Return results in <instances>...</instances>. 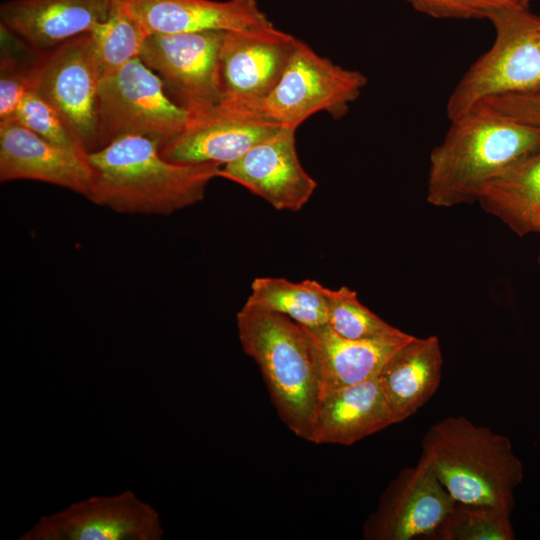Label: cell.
<instances>
[{"label": "cell", "mask_w": 540, "mask_h": 540, "mask_svg": "<svg viewBox=\"0 0 540 540\" xmlns=\"http://www.w3.org/2000/svg\"><path fill=\"white\" fill-rule=\"evenodd\" d=\"M160 145L127 135L89 153L93 183L88 200L117 213L162 216L202 201L221 165L174 163L161 155Z\"/></svg>", "instance_id": "6da1fadb"}, {"label": "cell", "mask_w": 540, "mask_h": 540, "mask_svg": "<svg viewBox=\"0 0 540 540\" xmlns=\"http://www.w3.org/2000/svg\"><path fill=\"white\" fill-rule=\"evenodd\" d=\"M540 147V128L481 106L451 120L430 154L427 200L437 207L477 201L484 185Z\"/></svg>", "instance_id": "7a4b0ae2"}, {"label": "cell", "mask_w": 540, "mask_h": 540, "mask_svg": "<svg viewBox=\"0 0 540 540\" xmlns=\"http://www.w3.org/2000/svg\"><path fill=\"white\" fill-rule=\"evenodd\" d=\"M421 450L455 502L511 516L523 464L508 437L464 416H448L428 428Z\"/></svg>", "instance_id": "3957f363"}, {"label": "cell", "mask_w": 540, "mask_h": 540, "mask_svg": "<svg viewBox=\"0 0 540 540\" xmlns=\"http://www.w3.org/2000/svg\"><path fill=\"white\" fill-rule=\"evenodd\" d=\"M236 318L242 348L258 364L279 417L308 441L323 394L313 337L305 326L275 313L243 306Z\"/></svg>", "instance_id": "277c9868"}, {"label": "cell", "mask_w": 540, "mask_h": 540, "mask_svg": "<svg viewBox=\"0 0 540 540\" xmlns=\"http://www.w3.org/2000/svg\"><path fill=\"white\" fill-rule=\"evenodd\" d=\"M487 19L495 30L494 42L450 94V121L488 98L540 89V17L528 8L502 6Z\"/></svg>", "instance_id": "5b68a950"}, {"label": "cell", "mask_w": 540, "mask_h": 540, "mask_svg": "<svg viewBox=\"0 0 540 540\" xmlns=\"http://www.w3.org/2000/svg\"><path fill=\"white\" fill-rule=\"evenodd\" d=\"M367 85V77L335 64L298 40L295 51L274 89L245 105L222 102L246 115L298 128L318 112L340 119Z\"/></svg>", "instance_id": "8992f818"}, {"label": "cell", "mask_w": 540, "mask_h": 540, "mask_svg": "<svg viewBox=\"0 0 540 540\" xmlns=\"http://www.w3.org/2000/svg\"><path fill=\"white\" fill-rule=\"evenodd\" d=\"M97 114L99 149L127 135L146 136L162 145L183 131L189 117L139 57L101 78Z\"/></svg>", "instance_id": "52a82bcc"}, {"label": "cell", "mask_w": 540, "mask_h": 540, "mask_svg": "<svg viewBox=\"0 0 540 540\" xmlns=\"http://www.w3.org/2000/svg\"><path fill=\"white\" fill-rule=\"evenodd\" d=\"M101 73L90 33L42 51L31 88L59 114L89 154L99 149L97 98Z\"/></svg>", "instance_id": "ba28073f"}, {"label": "cell", "mask_w": 540, "mask_h": 540, "mask_svg": "<svg viewBox=\"0 0 540 540\" xmlns=\"http://www.w3.org/2000/svg\"><path fill=\"white\" fill-rule=\"evenodd\" d=\"M225 31L150 34L139 54L166 93L188 116L222 99L219 55Z\"/></svg>", "instance_id": "9c48e42d"}, {"label": "cell", "mask_w": 540, "mask_h": 540, "mask_svg": "<svg viewBox=\"0 0 540 540\" xmlns=\"http://www.w3.org/2000/svg\"><path fill=\"white\" fill-rule=\"evenodd\" d=\"M158 512L133 491L92 496L41 517L20 540H160Z\"/></svg>", "instance_id": "30bf717a"}, {"label": "cell", "mask_w": 540, "mask_h": 540, "mask_svg": "<svg viewBox=\"0 0 540 540\" xmlns=\"http://www.w3.org/2000/svg\"><path fill=\"white\" fill-rule=\"evenodd\" d=\"M455 501L423 460L402 469L363 524L365 540L432 539Z\"/></svg>", "instance_id": "8fae6325"}, {"label": "cell", "mask_w": 540, "mask_h": 540, "mask_svg": "<svg viewBox=\"0 0 540 540\" xmlns=\"http://www.w3.org/2000/svg\"><path fill=\"white\" fill-rule=\"evenodd\" d=\"M298 40L274 25L225 32L219 55L221 102L245 105L266 97L284 73Z\"/></svg>", "instance_id": "7c38bea8"}, {"label": "cell", "mask_w": 540, "mask_h": 540, "mask_svg": "<svg viewBox=\"0 0 540 540\" xmlns=\"http://www.w3.org/2000/svg\"><path fill=\"white\" fill-rule=\"evenodd\" d=\"M295 133L294 127H280L223 165L219 177L242 185L276 210L299 211L313 195L317 182L299 160Z\"/></svg>", "instance_id": "4fadbf2b"}, {"label": "cell", "mask_w": 540, "mask_h": 540, "mask_svg": "<svg viewBox=\"0 0 540 540\" xmlns=\"http://www.w3.org/2000/svg\"><path fill=\"white\" fill-rule=\"evenodd\" d=\"M280 127L220 102L189 116L183 131L162 144L160 153L174 163H217L222 166L244 155Z\"/></svg>", "instance_id": "5bb4252c"}, {"label": "cell", "mask_w": 540, "mask_h": 540, "mask_svg": "<svg viewBox=\"0 0 540 540\" xmlns=\"http://www.w3.org/2000/svg\"><path fill=\"white\" fill-rule=\"evenodd\" d=\"M35 180L89 198L93 170L88 155L60 147L14 117L0 120V181Z\"/></svg>", "instance_id": "9a60e30c"}, {"label": "cell", "mask_w": 540, "mask_h": 540, "mask_svg": "<svg viewBox=\"0 0 540 540\" xmlns=\"http://www.w3.org/2000/svg\"><path fill=\"white\" fill-rule=\"evenodd\" d=\"M121 0H8L0 23L37 51H47L107 21Z\"/></svg>", "instance_id": "2e32d148"}, {"label": "cell", "mask_w": 540, "mask_h": 540, "mask_svg": "<svg viewBox=\"0 0 540 540\" xmlns=\"http://www.w3.org/2000/svg\"><path fill=\"white\" fill-rule=\"evenodd\" d=\"M148 34L237 32L272 26L256 0H121Z\"/></svg>", "instance_id": "e0dca14e"}, {"label": "cell", "mask_w": 540, "mask_h": 540, "mask_svg": "<svg viewBox=\"0 0 540 540\" xmlns=\"http://www.w3.org/2000/svg\"><path fill=\"white\" fill-rule=\"evenodd\" d=\"M393 424L377 377L323 394L308 441L349 446Z\"/></svg>", "instance_id": "ac0fdd59"}, {"label": "cell", "mask_w": 540, "mask_h": 540, "mask_svg": "<svg viewBox=\"0 0 540 540\" xmlns=\"http://www.w3.org/2000/svg\"><path fill=\"white\" fill-rule=\"evenodd\" d=\"M443 357L436 336H412L388 359L378 379L395 424L416 413L435 394Z\"/></svg>", "instance_id": "d6986e66"}, {"label": "cell", "mask_w": 540, "mask_h": 540, "mask_svg": "<svg viewBox=\"0 0 540 540\" xmlns=\"http://www.w3.org/2000/svg\"><path fill=\"white\" fill-rule=\"evenodd\" d=\"M477 201L516 234H540V147L487 182Z\"/></svg>", "instance_id": "ffe728a7"}, {"label": "cell", "mask_w": 540, "mask_h": 540, "mask_svg": "<svg viewBox=\"0 0 540 540\" xmlns=\"http://www.w3.org/2000/svg\"><path fill=\"white\" fill-rule=\"evenodd\" d=\"M306 328L320 357L323 394L377 378L393 353L413 336L395 340H351L337 335L327 325Z\"/></svg>", "instance_id": "44dd1931"}, {"label": "cell", "mask_w": 540, "mask_h": 540, "mask_svg": "<svg viewBox=\"0 0 540 540\" xmlns=\"http://www.w3.org/2000/svg\"><path fill=\"white\" fill-rule=\"evenodd\" d=\"M327 289L316 280L258 277L244 306L286 316L305 327H319L328 321Z\"/></svg>", "instance_id": "7402d4cb"}, {"label": "cell", "mask_w": 540, "mask_h": 540, "mask_svg": "<svg viewBox=\"0 0 540 540\" xmlns=\"http://www.w3.org/2000/svg\"><path fill=\"white\" fill-rule=\"evenodd\" d=\"M327 326L337 335L351 340H395L407 334L390 325L363 305L352 289L342 286L327 289Z\"/></svg>", "instance_id": "603a6c76"}, {"label": "cell", "mask_w": 540, "mask_h": 540, "mask_svg": "<svg viewBox=\"0 0 540 540\" xmlns=\"http://www.w3.org/2000/svg\"><path fill=\"white\" fill-rule=\"evenodd\" d=\"M101 78L107 77L134 58L139 57L149 35L143 26L121 6L104 23L90 32Z\"/></svg>", "instance_id": "cb8c5ba5"}, {"label": "cell", "mask_w": 540, "mask_h": 540, "mask_svg": "<svg viewBox=\"0 0 540 540\" xmlns=\"http://www.w3.org/2000/svg\"><path fill=\"white\" fill-rule=\"evenodd\" d=\"M511 516L455 502L432 540H513Z\"/></svg>", "instance_id": "d4e9b609"}, {"label": "cell", "mask_w": 540, "mask_h": 540, "mask_svg": "<svg viewBox=\"0 0 540 540\" xmlns=\"http://www.w3.org/2000/svg\"><path fill=\"white\" fill-rule=\"evenodd\" d=\"M0 58V120L11 117L21 98L31 88L35 64L41 54L33 59L17 54L19 45H12L11 32L1 25Z\"/></svg>", "instance_id": "484cf974"}, {"label": "cell", "mask_w": 540, "mask_h": 540, "mask_svg": "<svg viewBox=\"0 0 540 540\" xmlns=\"http://www.w3.org/2000/svg\"><path fill=\"white\" fill-rule=\"evenodd\" d=\"M12 117L54 144L75 153L88 155L69 132L57 111L36 91L29 89L25 92Z\"/></svg>", "instance_id": "4316f807"}, {"label": "cell", "mask_w": 540, "mask_h": 540, "mask_svg": "<svg viewBox=\"0 0 540 540\" xmlns=\"http://www.w3.org/2000/svg\"><path fill=\"white\" fill-rule=\"evenodd\" d=\"M414 9L434 18H488L497 8L512 6L507 0H406ZM514 7V6H512Z\"/></svg>", "instance_id": "83f0119b"}, {"label": "cell", "mask_w": 540, "mask_h": 540, "mask_svg": "<svg viewBox=\"0 0 540 540\" xmlns=\"http://www.w3.org/2000/svg\"><path fill=\"white\" fill-rule=\"evenodd\" d=\"M476 106L527 125L540 128V89L488 98Z\"/></svg>", "instance_id": "f1b7e54d"}, {"label": "cell", "mask_w": 540, "mask_h": 540, "mask_svg": "<svg viewBox=\"0 0 540 540\" xmlns=\"http://www.w3.org/2000/svg\"><path fill=\"white\" fill-rule=\"evenodd\" d=\"M531 1L533 0H513L515 6L519 8H528Z\"/></svg>", "instance_id": "f546056e"}, {"label": "cell", "mask_w": 540, "mask_h": 540, "mask_svg": "<svg viewBox=\"0 0 540 540\" xmlns=\"http://www.w3.org/2000/svg\"><path fill=\"white\" fill-rule=\"evenodd\" d=\"M507 2H508L510 5L516 7L515 4H514V2H513V0H507Z\"/></svg>", "instance_id": "4dcf8cb0"}, {"label": "cell", "mask_w": 540, "mask_h": 540, "mask_svg": "<svg viewBox=\"0 0 540 540\" xmlns=\"http://www.w3.org/2000/svg\"><path fill=\"white\" fill-rule=\"evenodd\" d=\"M539 262H540V255H539Z\"/></svg>", "instance_id": "1f68e13d"}]
</instances>
